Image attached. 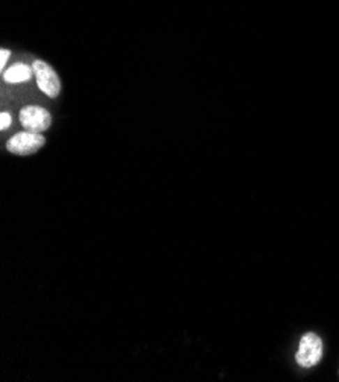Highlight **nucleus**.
Listing matches in <instances>:
<instances>
[{"instance_id": "nucleus-1", "label": "nucleus", "mask_w": 339, "mask_h": 382, "mask_svg": "<svg viewBox=\"0 0 339 382\" xmlns=\"http://www.w3.org/2000/svg\"><path fill=\"white\" fill-rule=\"evenodd\" d=\"M33 76H36L38 89L45 93L46 96L56 99L61 93V80H59L58 73L49 63L43 59H36L32 63Z\"/></svg>"}, {"instance_id": "nucleus-2", "label": "nucleus", "mask_w": 339, "mask_h": 382, "mask_svg": "<svg viewBox=\"0 0 339 382\" xmlns=\"http://www.w3.org/2000/svg\"><path fill=\"white\" fill-rule=\"evenodd\" d=\"M45 145L46 139L45 135H41V133H32L24 130L14 134L6 142V149L15 156H31L33 152L40 151Z\"/></svg>"}, {"instance_id": "nucleus-3", "label": "nucleus", "mask_w": 339, "mask_h": 382, "mask_svg": "<svg viewBox=\"0 0 339 382\" xmlns=\"http://www.w3.org/2000/svg\"><path fill=\"white\" fill-rule=\"evenodd\" d=\"M321 358H323V341L317 334H306L301 338L299 352L295 355L296 362L299 366L309 369L317 366Z\"/></svg>"}, {"instance_id": "nucleus-4", "label": "nucleus", "mask_w": 339, "mask_h": 382, "mask_svg": "<svg viewBox=\"0 0 339 382\" xmlns=\"http://www.w3.org/2000/svg\"><path fill=\"white\" fill-rule=\"evenodd\" d=\"M20 124L27 131L32 133H45L50 128L52 116L46 108L38 105H27L20 110Z\"/></svg>"}, {"instance_id": "nucleus-5", "label": "nucleus", "mask_w": 339, "mask_h": 382, "mask_svg": "<svg viewBox=\"0 0 339 382\" xmlns=\"http://www.w3.org/2000/svg\"><path fill=\"white\" fill-rule=\"evenodd\" d=\"M3 80L10 84H19V82H27L33 76L32 66H28L24 63H17L8 67L5 72H2Z\"/></svg>"}, {"instance_id": "nucleus-6", "label": "nucleus", "mask_w": 339, "mask_h": 382, "mask_svg": "<svg viewBox=\"0 0 339 382\" xmlns=\"http://www.w3.org/2000/svg\"><path fill=\"white\" fill-rule=\"evenodd\" d=\"M11 124H13V116L8 112H2V115H0V130L10 128Z\"/></svg>"}, {"instance_id": "nucleus-7", "label": "nucleus", "mask_w": 339, "mask_h": 382, "mask_svg": "<svg viewBox=\"0 0 339 382\" xmlns=\"http://www.w3.org/2000/svg\"><path fill=\"white\" fill-rule=\"evenodd\" d=\"M10 57H11V50L8 49L0 50V69H2V72H5V66L8 63V59H10Z\"/></svg>"}]
</instances>
